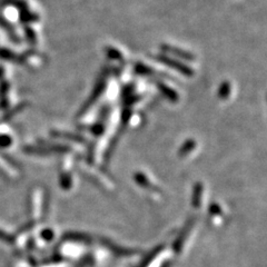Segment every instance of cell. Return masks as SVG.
<instances>
[{
	"mask_svg": "<svg viewBox=\"0 0 267 267\" xmlns=\"http://www.w3.org/2000/svg\"><path fill=\"white\" fill-rule=\"evenodd\" d=\"M230 95V83L228 82H222L218 89V96L222 99H227Z\"/></svg>",
	"mask_w": 267,
	"mask_h": 267,
	"instance_id": "5",
	"label": "cell"
},
{
	"mask_svg": "<svg viewBox=\"0 0 267 267\" xmlns=\"http://www.w3.org/2000/svg\"><path fill=\"white\" fill-rule=\"evenodd\" d=\"M159 48H161V50L163 51V54L173 55L175 56V57L184 59V61H187V62H194L195 59H196L194 54L190 53V51L178 48V47H174L171 45H168V43H162V45L159 46Z\"/></svg>",
	"mask_w": 267,
	"mask_h": 267,
	"instance_id": "3",
	"label": "cell"
},
{
	"mask_svg": "<svg viewBox=\"0 0 267 267\" xmlns=\"http://www.w3.org/2000/svg\"><path fill=\"white\" fill-rule=\"evenodd\" d=\"M106 53L107 56H108L110 59H114V61H121L123 58L121 51L117 50L116 48H113V47H107Z\"/></svg>",
	"mask_w": 267,
	"mask_h": 267,
	"instance_id": "6",
	"label": "cell"
},
{
	"mask_svg": "<svg viewBox=\"0 0 267 267\" xmlns=\"http://www.w3.org/2000/svg\"><path fill=\"white\" fill-rule=\"evenodd\" d=\"M155 83H156L157 89L161 91L163 96L168 99L169 102H173V103L178 102L179 95L174 89H171L169 86H167L165 82H163L161 81H156V82H155Z\"/></svg>",
	"mask_w": 267,
	"mask_h": 267,
	"instance_id": "4",
	"label": "cell"
},
{
	"mask_svg": "<svg viewBox=\"0 0 267 267\" xmlns=\"http://www.w3.org/2000/svg\"><path fill=\"white\" fill-rule=\"evenodd\" d=\"M108 74H109L108 70H103V71L101 77H99V79H98V82H96V85H95V88L93 90V93H91V95L88 97V99H87V102L85 103V105H83L82 110L79 111V115L85 114L86 111L88 110L95 103H96L97 99L102 96L103 91H105V88H106Z\"/></svg>",
	"mask_w": 267,
	"mask_h": 267,
	"instance_id": "2",
	"label": "cell"
},
{
	"mask_svg": "<svg viewBox=\"0 0 267 267\" xmlns=\"http://www.w3.org/2000/svg\"><path fill=\"white\" fill-rule=\"evenodd\" d=\"M154 58L156 59L157 62H162L163 65L169 67V68H171V69H175L176 71H178V73H181L182 75L186 76V77H193L194 74H195L192 67H189L188 65H186V63L177 61V59L169 57L168 55L157 54V55L154 56Z\"/></svg>",
	"mask_w": 267,
	"mask_h": 267,
	"instance_id": "1",
	"label": "cell"
},
{
	"mask_svg": "<svg viewBox=\"0 0 267 267\" xmlns=\"http://www.w3.org/2000/svg\"><path fill=\"white\" fill-rule=\"evenodd\" d=\"M0 241L6 242V243H11L13 242V237H11L10 235L6 234L5 232H3V230L0 229Z\"/></svg>",
	"mask_w": 267,
	"mask_h": 267,
	"instance_id": "7",
	"label": "cell"
},
{
	"mask_svg": "<svg viewBox=\"0 0 267 267\" xmlns=\"http://www.w3.org/2000/svg\"><path fill=\"white\" fill-rule=\"evenodd\" d=\"M11 139L7 136H1L0 137V146L1 147H7L8 145H10Z\"/></svg>",
	"mask_w": 267,
	"mask_h": 267,
	"instance_id": "8",
	"label": "cell"
}]
</instances>
